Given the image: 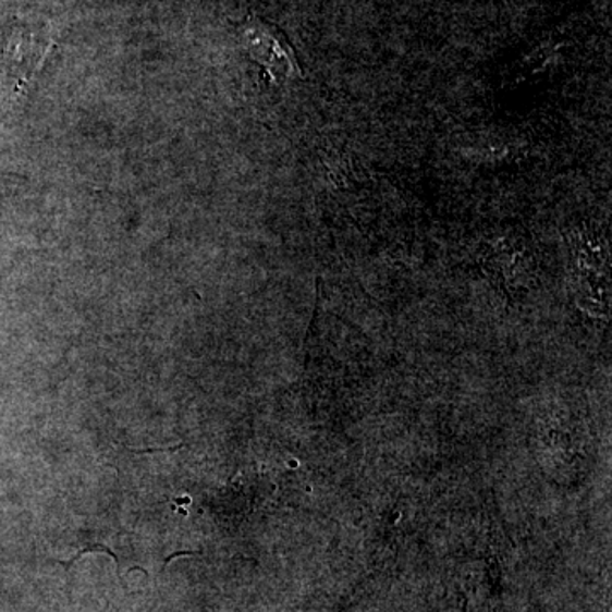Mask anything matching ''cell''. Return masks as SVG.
Masks as SVG:
<instances>
[{
  "label": "cell",
  "instance_id": "obj_1",
  "mask_svg": "<svg viewBox=\"0 0 612 612\" xmlns=\"http://www.w3.org/2000/svg\"><path fill=\"white\" fill-rule=\"evenodd\" d=\"M245 44L257 62L262 63L274 77H291L299 75L298 63L291 48L278 38L276 33L269 32L262 24H250L245 32Z\"/></svg>",
  "mask_w": 612,
  "mask_h": 612
}]
</instances>
